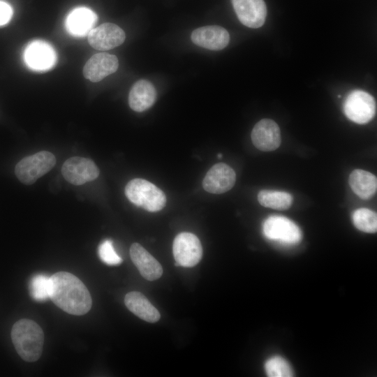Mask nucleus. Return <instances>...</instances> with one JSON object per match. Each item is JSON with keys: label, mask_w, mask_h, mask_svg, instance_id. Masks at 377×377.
Segmentation results:
<instances>
[{"label": "nucleus", "mask_w": 377, "mask_h": 377, "mask_svg": "<svg viewBox=\"0 0 377 377\" xmlns=\"http://www.w3.org/2000/svg\"><path fill=\"white\" fill-rule=\"evenodd\" d=\"M355 228L367 233H374L377 230L376 213L367 208L356 209L352 215Z\"/></svg>", "instance_id": "4be33fe9"}, {"label": "nucleus", "mask_w": 377, "mask_h": 377, "mask_svg": "<svg viewBox=\"0 0 377 377\" xmlns=\"http://www.w3.org/2000/svg\"><path fill=\"white\" fill-rule=\"evenodd\" d=\"M50 299L68 313L81 316L91 309V295L77 276L66 272H59L50 276Z\"/></svg>", "instance_id": "f257e3e1"}, {"label": "nucleus", "mask_w": 377, "mask_h": 377, "mask_svg": "<svg viewBox=\"0 0 377 377\" xmlns=\"http://www.w3.org/2000/svg\"><path fill=\"white\" fill-rule=\"evenodd\" d=\"M253 145L263 151L276 149L281 144V132L278 124L269 119H263L254 126L251 134Z\"/></svg>", "instance_id": "9b49d317"}, {"label": "nucleus", "mask_w": 377, "mask_h": 377, "mask_svg": "<svg viewBox=\"0 0 377 377\" xmlns=\"http://www.w3.org/2000/svg\"><path fill=\"white\" fill-rule=\"evenodd\" d=\"M61 174L69 183L82 185L96 179L99 175V170L91 159L74 156L64 162Z\"/></svg>", "instance_id": "6e6552de"}, {"label": "nucleus", "mask_w": 377, "mask_h": 377, "mask_svg": "<svg viewBox=\"0 0 377 377\" xmlns=\"http://www.w3.org/2000/svg\"><path fill=\"white\" fill-rule=\"evenodd\" d=\"M31 297L38 302H44L50 298V277L39 274L34 275L29 282Z\"/></svg>", "instance_id": "5701e85b"}, {"label": "nucleus", "mask_w": 377, "mask_h": 377, "mask_svg": "<svg viewBox=\"0 0 377 377\" xmlns=\"http://www.w3.org/2000/svg\"><path fill=\"white\" fill-rule=\"evenodd\" d=\"M55 163L56 158L53 154L41 151L20 161L15 168V174L21 182L31 185L49 172Z\"/></svg>", "instance_id": "20e7f679"}, {"label": "nucleus", "mask_w": 377, "mask_h": 377, "mask_svg": "<svg viewBox=\"0 0 377 377\" xmlns=\"http://www.w3.org/2000/svg\"><path fill=\"white\" fill-rule=\"evenodd\" d=\"M156 98L154 86L148 80H140L132 87L128 95L130 108L135 112H143L151 108Z\"/></svg>", "instance_id": "f3484780"}, {"label": "nucleus", "mask_w": 377, "mask_h": 377, "mask_svg": "<svg viewBox=\"0 0 377 377\" xmlns=\"http://www.w3.org/2000/svg\"><path fill=\"white\" fill-rule=\"evenodd\" d=\"M172 252L176 266L192 267L201 260L202 247L196 235L184 232L175 237L172 244Z\"/></svg>", "instance_id": "0eeeda50"}, {"label": "nucleus", "mask_w": 377, "mask_h": 377, "mask_svg": "<svg viewBox=\"0 0 377 377\" xmlns=\"http://www.w3.org/2000/svg\"><path fill=\"white\" fill-rule=\"evenodd\" d=\"M265 370L269 377L293 376V371L290 364L280 356L269 358L265 364Z\"/></svg>", "instance_id": "b1692460"}, {"label": "nucleus", "mask_w": 377, "mask_h": 377, "mask_svg": "<svg viewBox=\"0 0 377 377\" xmlns=\"http://www.w3.org/2000/svg\"><path fill=\"white\" fill-rule=\"evenodd\" d=\"M87 38L92 47L104 51L121 45L126 38V35L118 25L107 22L93 28L88 33Z\"/></svg>", "instance_id": "1a4fd4ad"}, {"label": "nucleus", "mask_w": 377, "mask_h": 377, "mask_svg": "<svg viewBox=\"0 0 377 377\" xmlns=\"http://www.w3.org/2000/svg\"><path fill=\"white\" fill-rule=\"evenodd\" d=\"M192 42L211 50L225 48L230 40L228 31L220 26H205L195 29L191 36Z\"/></svg>", "instance_id": "4468645a"}, {"label": "nucleus", "mask_w": 377, "mask_h": 377, "mask_svg": "<svg viewBox=\"0 0 377 377\" xmlns=\"http://www.w3.org/2000/svg\"><path fill=\"white\" fill-rule=\"evenodd\" d=\"M376 101L369 93L362 90H354L346 98L343 111L346 116L352 121L364 124L375 116Z\"/></svg>", "instance_id": "423d86ee"}, {"label": "nucleus", "mask_w": 377, "mask_h": 377, "mask_svg": "<svg viewBox=\"0 0 377 377\" xmlns=\"http://www.w3.org/2000/svg\"><path fill=\"white\" fill-rule=\"evenodd\" d=\"M266 238L284 245L299 243L302 234L300 228L290 219L281 216H271L263 224Z\"/></svg>", "instance_id": "39448f33"}, {"label": "nucleus", "mask_w": 377, "mask_h": 377, "mask_svg": "<svg viewBox=\"0 0 377 377\" xmlns=\"http://www.w3.org/2000/svg\"><path fill=\"white\" fill-rule=\"evenodd\" d=\"M235 180L234 170L226 163H219L208 170L203 179L202 186L209 193L220 194L230 190Z\"/></svg>", "instance_id": "9d476101"}, {"label": "nucleus", "mask_w": 377, "mask_h": 377, "mask_svg": "<svg viewBox=\"0 0 377 377\" xmlns=\"http://www.w3.org/2000/svg\"><path fill=\"white\" fill-rule=\"evenodd\" d=\"M98 253L100 259L106 265H117L122 262L110 239H105L99 245Z\"/></svg>", "instance_id": "393cba45"}, {"label": "nucleus", "mask_w": 377, "mask_h": 377, "mask_svg": "<svg viewBox=\"0 0 377 377\" xmlns=\"http://www.w3.org/2000/svg\"><path fill=\"white\" fill-rule=\"evenodd\" d=\"M239 20L245 26L256 29L262 27L267 17L263 0H232Z\"/></svg>", "instance_id": "f8f14e48"}, {"label": "nucleus", "mask_w": 377, "mask_h": 377, "mask_svg": "<svg viewBox=\"0 0 377 377\" xmlns=\"http://www.w3.org/2000/svg\"><path fill=\"white\" fill-rule=\"evenodd\" d=\"M11 339L18 355L25 361L38 360L43 351L44 341L41 327L34 320L21 319L11 330Z\"/></svg>", "instance_id": "f03ea898"}, {"label": "nucleus", "mask_w": 377, "mask_h": 377, "mask_svg": "<svg viewBox=\"0 0 377 377\" xmlns=\"http://www.w3.org/2000/svg\"><path fill=\"white\" fill-rule=\"evenodd\" d=\"M221 156H221V154H218V157H219V158H221Z\"/></svg>", "instance_id": "bb28decb"}, {"label": "nucleus", "mask_w": 377, "mask_h": 377, "mask_svg": "<svg viewBox=\"0 0 377 377\" xmlns=\"http://www.w3.org/2000/svg\"><path fill=\"white\" fill-rule=\"evenodd\" d=\"M11 7L6 2L0 1V25L9 22L12 16Z\"/></svg>", "instance_id": "a878e982"}, {"label": "nucleus", "mask_w": 377, "mask_h": 377, "mask_svg": "<svg viewBox=\"0 0 377 377\" xmlns=\"http://www.w3.org/2000/svg\"><path fill=\"white\" fill-rule=\"evenodd\" d=\"M119 66V61L115 55L101 52L93 55L83 68L85 78L97 82L116 72Z\"/></svg>", "instance_id": "ddd939ff"}, {"label": "nucleus", "mask_w": 377, "mask_h": 377, "mask_svg": "<svg viewBox=\"0 0 377 377\" xmlns=\"http://www.w3.org/2000/svg\"><path fill=\"white\" fill-rule=\"evenodd\" d=\"M130 256L140 274L148 281L159 279L163 268L158 261L138 243H133L130 248Z\"/></svg>", "instance_id": "dca6fc26"}, {"label": "nucleus", "mask_w": 377, "mask_h": 377, "mask_svg": "<svg viewBox=\"0 0 377 377\" xmlns=\"http://www.w3.org/2000/svg\"><path fill=\"white\" fill-rule=\"evenodd\" d=\"M125 194L132 203L151 212L161 210L166 204L165 193L143 179L136 178L128 182L125 187Z\"/></svg>", "instance_id": "7ed1b4c3"}, {"label": "nucleus", "mask_w": 377, "mask_h": 377, "mask_svg": "<svg viewBox=\"0 0 377 377\" xmlns=\"http://www.w3.org/2000/svg\"><path fill=\"white\" fill-rule=\"evenodd\" d=\"M293 200V196L285 191L262 190L258 194V200L262 206L277 210L289 209Z\"/></svg>", "instance_id": "412c9836"}, {"label": "nucleus", "mask_w": 377, "mask_h": 377, "mask_svg": "<svg viewBox=\"0 0 377 377\" xmlns=\"http://www.w3.org/2000/svg\"><path fill=\"white\" fill-rule=\"evenodd\" d=\"M98 19L96 13L89 8L80 7L73 10L68 15L66 26L70 33L84 36L93 29Z\"/></svg>", "instance_id": "6ab92c4d"}, {"label": "nucleus", "mask_w": 377, "mask_h": 377, "mask_svg": "<svg viewBox=\"0 0 377 377\" xmlns=\"http://www.w3.org/2000/svg\"><path fill=\"white\" fill-rule=\"evenodd\" d=\"M124 303L129 311L147 322L156 323L160 319L161 315L158 309L140 292L132 291L127 293Z\"/></svg>", "instance_id": "a211bd4d"}, {"label": "nucleus", "mask_w": 377, "mask_h": 377, "mask_svg": "<svg viewBox=\"0 0 377 377\" xmlns=\"http://www.w3.org/2000/svg\"><path fill=\"white\" fill-rule=\"evenodd\" d=\"M349 185L360 198H371L377 190V179L372 173L360 169L354 170L349 175Z\"/></svg>", "instance_id": "aec40b11"}, {"label": "nucleus", "mask_w": 377, "mask_h": 377, "mask_svg": "<svg viewBox=\"0 0 377 377\" xmlns=\"http://www.w3.org/2000/svg\"><path fill=\"white\" fill-rule=\"evenodd\" d=\"M27 64L36 71H45L51 68L56 61V54L52 47L41 40L29 43L24 51Z\"/></svg>", "instance_id": "2eb2a0df"}]
</instances>
